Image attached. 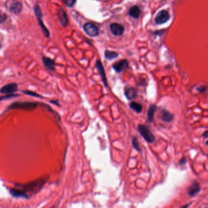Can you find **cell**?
<instances>
[{
  "mask_svg": "<svg viewBox=\"0 0 208 208\" xmlns=\"http://www.w3.org/2000/svg\"><path fill=\"white\" fill-rule=\"evenodd\" d=\"M138 130L146 141L149 143H152L154 142V136L147 127L143 125H139Z\"/></svg>",
  "mask_w": 208,
  "mask_h": 208,
  "instance_id": "6da1fadb",
  "label": "cell"
},
{
  "mask_svg": "<svg viewBox=\"0 0 208 208\" xmlns=\"http://www.w3.org/2000/svg\"><path fill=\"white\" fill-rule=\"evenodd\" d=\"M37 105L35 103L32 102H15L11 105L8 109H25V110H31L34 109L37 107Z\"/></svg>",
  "mask_w": 208,
  "mask_h": 208,
  "instance_id": "7a4b0ae2",
  "label": "cell"
},
{
  "mask_svg": "<svg viewBox=\"0 0 208 208\" xmlns=\"http://www.w3.org/2000/svg\"><path fill=\"white\" fill-rule=\"evenodd\" d=\"M84 31L87 34L91 37H96L99 34L98 28L94 24L87 23L84 26Z\"/></svg>",
  "mask_w": 208,
  "mask_h": 208,
  "instance_id": "3957f363",
  "label": "cell"
},
{
  "mask_svg": "<svg viewBox=\"0 0 208 208\" xmlns=\"http://www.w3.org/2000/svg\"><path fill=\"white\" fill-rule=\"evenodd\" d=\"M34 11L36 13V15L37 18V20L38 21V23L40 26H41L43 32L47 37H49V32L48 31V30L47 29V28L45 27V26L44 25L43 21H42V12L40 8H39L38 5H36L34 8Z\"/></svg>",
  "mask_w": 208,
  "mask_h": 208,
  "instance_id": "277c9868",
  "label": "cell"
},
{
  "mask_svg": "<svg viewBox=\"0 0 208 208\" xmlns=\"http://www.w3.org/2000/svg\"><path fill=\"white\" fill-rule=\"evenodd\" d=\"M170 15L167 10H161L157 14L155 18V23L157 25L164 24L169 20Z\"/></svg>",
  "mask_w": 208,
  "mask_h": 208,
  "instance_id": "5b68a950",
  "label": "cell"
},
{
  "mask_svg": "<svg viewBox=\"0 0 208 208\" xmlns=\"http://www.w3.org/2000/svg\"><path fill=\"white\" fill-rule=\"evenodd\" d=\"M129 66V63L127 60H120L114 63L112 65V68L118 73H120L127 69Z\"/></svg>",
  "mask_w": 208,
  "mask_h": 208,
  "instance_id": "8992f818",
  "label": "cell"
},
{
  "mask_svg": "<svg viewBox=\"0 0 208 208\" xmlns=\"http://www.w3.org/2000/svg\"><path fill=\"white\" fill-rule=\"evenodd\" d=\"M18 85L15 83H12L4 85L1 89V93L5 94H10L17 91Z\"/></svg>",
  "mask_w": 208,
  "mask_h": 208,
  "instance_id": "52a82bcc",
  "label": "cell"
},
{
  "mask_svg": "<svg viewBox=\"0 0 208 208\" xmlns=\"http://www.w3.org/2000/svg\"><path fill=\"white\" fill-rule=\"evenodd\" d=\"M111 33L115 36H120L124 32V27L118 23H112L110 26Z\"/></svg>",
  "mask_w": 208,
  "mask_h": 208,
  "instance_id": "ba28073f",
  "label": "cell"
},
{
  "mask_svg": "<svg viewBox=\"0 0 208 208\" xmlns=\"http://www.w3.org/2000/svg\"><path fill=\"white\" fill-rule=\"evenodd\" d=\"M95 66H96V68L97 69L98 71L99 72L101 78L102 79V82H103L104 85L105 87L108 86V82H107V79H106V74H105V71L103 68V66L101 62V61L100 60H97L96 63H95Z\"/></svg>",
  "mask_w": 208,
  "mask_h": 208,
  "instance_id": "9c48e42d",
  "label": "cell"
},
{
  "mask_svg": "<svg viewBox=\"0 0 208 208\" xmlns=\"http://www.w3.org/2000/svg\"><path fill=\"white\" fill-rule=\"evenodd\" d=\"M42 61L44 66L46 67V68L49 70V71H54L55 66V61L53 59L47 57H43Z\"/></svg>",
  "mask_w": 208,
  "mask_h": 208,
  "instance_id": "30bf717a",
  "label": "cell"
},
{
  "mask_svg": "<svg viewBox=\"0 0 208 208\" xmlns=\"http://www.w3.org/2000/svg\"><path fill=\"white\" fill-rule=\"evenodd\" d=\"M10 193L12 196L16 198H28V196L24 190H20V189H11L10 190Z\"/></svg>",
  "mask_w": 208,
  "mask_h": 208,
  "instance_id": "8fae6325",
  "label": "cell"
},
{
  "mask_svg": "<svg viewBox=\"0 0 208 208\" xmlns=\"http://www.w3.org/2000/svg\"><path fill=\"white\" fill-rule=\"evenodd\" d=\"M126 97L129 100H132L136 98L137 95V92L134 88H128L125 92Z\"/></svg>",
  "mask_w": 208,
  "mask_h": 208,
  "instance_id": "7c38bea8",
  "label": "cell"
},
{
  "mask_svg": "<svg viewBox=\"0 0 208 208\" xmlns=\"http://www.w3.org/2000/svg\"><path fill=\"white\" fill-rule=\"evenodd\" d=\"M200 188L199 184L198 183H194L188 188V193L190 195L193 196L197 194L200 191Z\"/></svg>",
  "mask_w": 208,
  "mask_h": 208,
  "instance_id": "4fadbf2b",
  "label": "cell"
},
{
  "mask_svg": "<svg viewBox=\"0 0 208 208\" xmlns=\"http://www.w3.org/2000/svg\"><path fill=\"white\" fill-rule=\"evenodd\" d=\"M129 15L134 18H139L140 15V10L139 8L137 5H134V6L132 7L129 11Z\"/></svg>",
  "mask_w": 208,
  "mask_h": 208,
  "instance_id": "5bb4252c",
  "label": "cell"
},
{
  "mask_svg": "<svg viewBox=\"0 0 208 208\" xmlns=\"http://www.w3.org/2000/svg\"><path fill=\"white\" fill-rule=\"evenodd\" d=\"M22 8H23V6H22L21 3L16 2L12 4L10 8V12H12L14 14H19L21 11Z\"/></svg>",
  "mask_w": 208,
  "mask_h": 208,
  "instance_id": "9a60e30c",
  "label": "cell"
},
{
  "mask_svg": "<svg viewBox=\"0 0 208 208\" xmlns=\"http://www.w3.org/2000/svg\"><path fill=\"white\" fill-rule=\"evenodd\" d=\"M161 119L166 122H169L173 120V116L170 112L164 110H162L161 113Z\"/></svg>",
  "mask_w": 208,
  "mask_h": 208,
  "instance_id": "2e32d148",
  "label": "cell"
},
{
  "mask_svg": "<svg viewBox=\"0 0 208 208\" xmlns=\"http://www.w3.org/2000/svg\"><path fill=\"white\" fill-rule=\"evenodd\" d=\"M118 55H119V54H118L116 52L112 51V50H106L104 52L105 58L109 60H111L116 59L118 57Z\"/></svg>",
  "mask_w": 208,
  "mask_h": 208,
  "instance_id": "e0dca14e",
  "label": "cell"
},
{
  "mask_svg": "<svg viewBox=\"0 0 208 208\" xmlns=\"http://www.w3.org/2000/svg\"><path fill=\"white\" fill-rule=\"evenodd\" d=\"M156 110V106L154 105H151L150 106V108H148V113H147V117H148V121L151 122L153 121L154 115Z\"/></svg>",
  "mask_w": 208,
  "mask_h": 208,
  "instance_id": "ac0fdd59",
  "label": "cell"
},
{
  "mask_svg": "<svg viewBox=\"0 0 208 208\" xmlns=\"http://www.w3.org/2000/svg\"><path fill=\"white\" fill-rule=\"evenodd\" d=\"M58 16H59V20H60V22L61 23V24L63 26L67 25L68 21H67V16L65 15V13L64 11H63L62 10H60L58 13Z\"/></svg>",
  "mask_w": 208,
  "mask_h": 208,
  "instance_id": "d6986e66",
  "label": "cell"
},
{
  "mask_svg": "<svg viewBox=\"0 0 208 208\" xmlns=\"http://www.w3.org/2000/svg\"><path fill=\"white\" fill-rule=\"evenodd\" d=\"M130 106L131 109H132L134 111L137 112L138 113H141L142 110V106L136 102H131L130 104Z\"/></svg>",
  "mask_w": 208,
  "mask_h": 208,
  "instance_id": "ffe728a7",
  "label": "cell"
},
{
  "mask_svg": "<svg viewBox=\"0 0 208 208\" xmlns=\"http://www.w3.org/2000/svg\"><path fill=\"white\" fill-rule=\"evenodd\" d=\"M132 144L134 148L136 149V150L140 151V147H139V141L137 139L136 137H133L132 139Z\"/></svg>",
  "mask_w": 208,
  "mask_h": 208,
  "instance_id": "44dd1931",
  "label": "cell"
},
{
  "mask_svg": "<svg viewBox=\"0 0 208 208\" xmlns=\"http://www.w3.org/2000/svg\"><path fill=\"white\" fill-rule=\"evenodd\" d=\"M76 0H63L64 3L68 7H72L75 4Z\"/></svg>",
  "mask_w": 208,
  "mask_h": 208,
  "instance_id": "7402d4cb",
  "label": "cell"
},
{
  "mask_svg": "<svg viewBox=\"0 0 208 208\" xmlns=\"http://www.w3.org/2000/svg\"><path fill=\"white\" fill-rule=\"evenodd\" d=\"M23 93L27 94V95H31V96H34V97H41L42 96L38 94L35 92H32V91H23Z\"/></svg>",
  "mask_w": 208,
  "mask_h": 208,
  "instance_id": "603a6c76",
  "label": "cell"
},
{
  "mask_svg": "<svg viewBox=\"0 0 208 208\" xmlns=\"http://www.w3.org/2000/svg\"><path fill=\"white\" fill-rule=\"evenodd\" d=\"M8 95H6V96H3L1 97V100H3L4 99H7V98H13V97H15V96H17L18 95H15V94H7Z\"/></svg>",
  "mask_w": 208,
  "mask_h": 208,
  "instance_id": "cb8c5ba5",
  "label": "cell"
},
{
  "mask_svg": "<svg viewBox=\"0 0 208 208\" xmlns=\"http://www.w3.org/2000/svg\"><path fill=\"white\" fill-rule=\"evenodd\" d=\"M203 136L205 138H208V130L206 131L204 134H203Z\"/></svg>",
  "mask_w": 208,
  "mask_h": 208,
  "instance_id": "d4e9b609",
  "label": "cell"
}]
</instances>
